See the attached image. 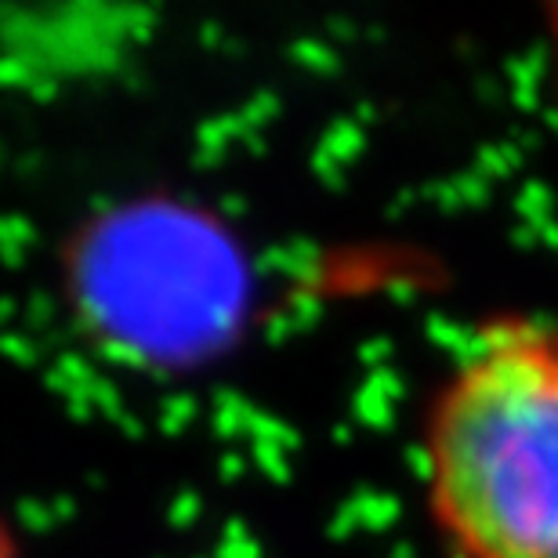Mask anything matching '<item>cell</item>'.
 Listing matches in <instances>:
<instances>
[{
    "instance_id": "7a4b0ae2",
    "label": "cell",
    "mask_w": 558,
    "mask_h": 558,
    "mask_svg": "<svg viewBox=\"0 0 558 558\" xmlns=\"http://www.w3.org/2000/svg\"><path fill=\"white\" fill-rule=\"evenodd\" d=\"M544 37H548V59H551V87L558 102V0L544 8Z\"/></svg>"
},
{
    "instance_id": "6da1fadb",
    "label": "cell",
    "mask_w": 558,
    "mask_h": 558,
    "mask_svg": "<svg viewBox=\"0 0 558 558\" xmlns=\"http://www.w3.org/2000/svg\"><path fill=\"white\" fill-rule=\"evenodd\" d=\"M421 475L453 558H558V330L497 319L468 341L424 417Z\"/></svg>"
}]
</instances>
